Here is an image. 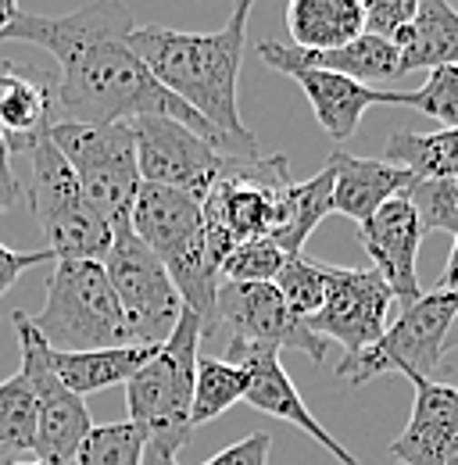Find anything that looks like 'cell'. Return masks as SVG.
Wrapping results in <instances>:
<instances>
[{
  "label": "cell",
  "instance_id": "obj_2",
  "mask_svg": "<svg viewBox=\"0 0 458 465\" xmlns=\"http://www.w3.org/2000/svg\"><path fill=\"white\" fill-rule=\"evenodd\" d=\"M247 15H229L219 33H183L169 25H136L133 51L151 68V75L194 108L212 129L233 140H254L236 108V83L244 64Z\"/></svg>",
  "mask_w": 458,
  "mask_h": 465
},
{
  "label": "cell",
  "instance_id": "obj_33",
  "mask_svg": "<svg viewBox=\"0 0 458 465\" xmlns=\"http://www.w3.org/2000/svg\"><path fill=\"white\" fill-rule=\"evenodd\" d=\"M362 7H365V33L380 40H394L415 18L419 0H362Z\"/></svg>",
  "mask_w": 458,
  "mask_h": 465
},
{
  "label": "cell",
  "instance_id": "obj_26",
  "mask_svg": "<svg viewBox=\"0 0 458 465\" xmlns=\"http://www.w3.org/2000/svg\"><path fill=\"white\" fill-rule=\"evenodd\" d=\"M36 401L22 372L0 380V465L36 459Z\"/></svg>",
  "mask_w": 458,
  "mask_h": 465
},
{
  "label": "cell",
  "instance_id": "obj_30",
  "mask_svg": "<svg viewBox=\"0 0 458 465\" xmlns=\"http://www.w3.org/2000/svg\"><path fill=\"white\" fill-rule=\"evenodd\" d=\"M273 287L280 291V297L286 301V308L297 315V319H312L319 308H323V297H326V272H323V262L308 258V254H294L286 258V265L280 269V276L273 280Z\"/></svg>",
  "mask_w": 458,
  "mask_h": 465
},
{
  "label": "cell",
  "instance_id": "obj_24",
  "mask_svg": "<svg viewBox=\"0 0 458 465\" xmlns=\"http://www.w3.org/2000/svg\"><path fill=\"white\" fill-rule=\"evenodd\" d=\"M334 215V169L326 165L304 183H290L284 201V223L269 232V240L284 254H304L308 236L319 230V223Z\"/></svg>",
  "mask_w": 458,
  "mask_h": 465
},
{
  "label": "cell",
  "instance_id": "obj_32",
  "mask_svg": "<svg viewBox=\"0 0 458 465\" xmlns=\"http://www.w3.org/2000/svg\"><path fill=\"white\" fill-rule=\"evenodd\" d=\"M286 258L290 254H284L269 236L247 240L236 251H229V258L223 262V280H229V283H273L286 265Z\"/></svg>",
  "mask_w": 458,
  "mask_h": 465
},
{
  "label": "cell",
  "instance_id": "obj_14",
  "mask_svg": "<svg viewBox=\"0 0 458 465\" xmlns=\"http://www.w3.org/2000/svg\"><path fill=\"white\" fill-rule=\"evenodd\" d=\"M258 58L265 61L269 68L290 75L301 86V94L308 97L312 112L319 118V125L334 140H351L362 115L373 104H398V90H376V86H365L358 79L337 75V72L297 64V61L286 54V44H280V40H262L258 44Z\"/></svg>",
  "mask_w": 458,
  "mask_h": 465
},
{
  "label": "cell",
  "instance_id": "obj_5",
  "mask_svg": "<svg viewBox=\"0 0 458 465\" xmlns=\"http://www.w3.org/2000/svg\"><path fill=\"white\" fill-rule=\"evenodd\" d=\"M29 322L51 351L72 354L133 344L105 262H55L44 308Z\"/></svg>",
  "mask_w": 458,
  "mask_h": 465
},
{
  "label": "cell",
  "instance_id": "obj_42",
  "mask_svg": "<svg viewBox=\"0 0 458 465\" xmlns=\"http://www.w3.org/2000/svg\"><path fill=\"white\" fill-rule=\"evenodd\" d=\"M158 465H179V462H158Z\"/></svg>",
  "mask_w": 458,
  "mask_h": 465
},
{
  "label": "cell",
  "instance_id": "obj_11",
  "mask_svg": "<svg viewBox=\"0 0 458 465\" xmlns=\"http://www.w3.org/2000/svg\"><path fill=\"white\" fill-rule=\"evenodd\" d=\"M15 330H18V348L22 361L18 372L25 376L33 401H36V459L47 465H72L79 444L90 437L94 430V415L86 408V398H75L51 369V348L47 341L33 330L25 312L11 315Z\"/></svg>",
  "mask_w": 458,
  "mask_h": 465
},
{
  "label": "cell",
  "instance_id": "obj_16",
  "mask_svg": "<svg viewBox=\"0 0 458 465\" xmlns=\"http://www.w3.org/2000/svg\"><path fill=\"white\" fill-rule=\"evenodd\" d=\"M423 226L415 208L408 204V197H391L383 208H376L362 226H358V243L362 251L373 258V272H380V280L391 287L398 308L415 304L419 291V243H423Z\"/></svg>",
  "mask_w": 458,
  "mask_h": 465
},
{
  "label": "cell",
  "instance_id": "obj_19",
  "mask_svg": "<svg viewBox=\"0 0 458 465\" xmlns=\"http://www.w3.org/2000/svg\"><path fill=\"white\" fill-rule=\"evenodd\" d=\"M55 122V86L47 83V75L40 68L11 61L0 79V133L7 140V151L25 154L40 136L51 133Z\"/></svg>",
  "mask_w": 458,
  "mask_h": 465
},
{
  "label": "cell",
  "instance_id": "obj_27",
  "mask_svg": "<svg viewBox=\"0 0 458 465\" xmlns=\"http://www.w3.org/2000/svg\"><path fill=\"white\" fill-rule=\"evenodd\" d=\"M247 394V372L226 358H197L194 372V401H190V426H204L233 405H240Z\"/></svg>",
  "mask_w": 458,
  "mask_h": 465
},
{
  "label": "cell",
  "instance_id": "obj_7",
  "mask_svg": "<svg viewBox=\"0 0 458 465\" xmlns=\"http://www.w3.org/2000/svg\"><path fill=\"white\" fill-rule=\"evenodd\" d=\"M51 140L61 158L72 165L83 193L105 215L112 232L129 230V215L140 193L136 169V143L129 122H68L57 118L51 125Z\"/></svg>",
  "mask_w": 458,
  "mask_h": 465
},
{
  "label": "cell",
  "instance_id": "obj_18",
  "mask_svg": "<svg viewBox=\"0 0 458 465\" xmlns=\"http://www.w3.org/2000/svg\"><path fill=\"white\" fill-rule=\"evenodd\" d=\"M326 165L334 169V215H344L358 226L415 183V175L401 165L383 158H358L347 151H334Z\"/></svg>",
  "mask_w": 458,
  "mask_h": 465
},
{
  "label": "cell",
  "instance_id": "obj_23",
  "mask_svg": "<svg viewBox=\"0 0 458 465\" xmlns=\"http://www.w3.org/2000/svg\"><path fill=\"white\" fill-rule=\"evenodd\" d=\"M286 54L297 61V64L337 72V75L358 79L365 86L391 83V79L404 75L398 47L391 40H380V36H369V33H362L358 40H351L344 47H334V51H297V47L286 44Z\"/></svg>",
  "mask_w": 458,
  "mask_h": 465
},
{
  "label": "cell",
  "instance_id": "obj_20",
  "mask_svg": "<svg viewBox=\"0 0 458 465\" xmlns=\"http://www.w3.org/2000/svg\"><path fill=\"white\" fill-rule=\"evenodd\" d=\"M284 22L290 47L334 51L365 33V7L362 0H286Z\"/></svg>",
  "mask_w": 458,
  "mask_h": 465
},
{
  "label": "cell",
  "instance_id": "obj_41",
  "mask_svg": "<svg viewBox=\"0 0 458 465\" xmlns=\"http://www.w3.org/2000/svg\"><path fill=\"white\" fill-rule=\"evenodd\" d=\"M7 68H11V58H7V54H0V79H4V72H7Z\"/></svg>",
  "mask_w": 458,
  "mask_h": 465
},
{
  "label": "cell",
  "instance_id": "obj_39",
  "mask_svg": "<svg viewBox=\"0 0 458 465\" xmlns=\"http://www.w3.org/2000/svg\"><path fill=\"white\" fill-rule=\"evenodd\" d=\"M458 348V312L455 319H452V326H448V337H444V351H455Z\"/></svg>",
  "mask_w": 458,
  "mask_h": 465
},
{
  "label": "cell",
  "instance_id": "obj_4",
  "mask_svg": "<svg viewBox=\"0 0 458 465\" xmlns=\"http://www.w3.org/2000/svg\"><path fill=\"white\" fill-rule=\"evenodd\" d=\"M129 230L169 269L172 283L183 297V308L197 312L204 337L215 333V291L223 283V272L208 251L201 201L172 186L140 183Z\"/></svg>",
  "mask_w": 458,
  "mask_h": 465
},
{
  "label": "cell",
  "instance_id": "obj_40",
  "mask_svg": "<svg viewBox=\"0 0 458 465\" xmlns=\"http://www.w3.org/2000/svg\"><path fill=\"white\" fill-rule=\"evenodd\" d=\"M251 7H254V0H236V4H233L236 15H251Z\"/></svg>",
  "mask_w": 458,
  "mask_h": 465
},
{
  "label": "cell",
  "instance_id": "obj_12",
  "mask_svg": "<svg viewBox=\"0 0 458 465\" xmlns=\"http://www.w3.org/2000/svg\"><path fill=\"white\" fill-rule=\"evenodd\" d=\"M226 330L233 348L301 351L312 361H326L330 344L297 319L273 283H229L215 291V330Z\"/></svg>",
  "mask_w": 458,
  "mask_h": 465
},
{
  "label": "cell",
  "instance_id": "obj_35",
  "mask_svg": "<svg viewBox=\"0 0 458 465\" xmlns=\"http://www.w3.org/2000/svg\"><path fill=\"white\" fill-rule=\"evenodd\" d=\"M47 262H55L51 251H11L7 243H0V297L11 291L29 269L47 265Z\"/></svg>",
  "mask_w": 458,
  "mask_h": 465
},
{
  "label": "cell",
  "instance_id": "obj_28",
  "mask_svg": "<svg viewBox=\"0 0 458 465\" xmlns=\"http://www.w3.org/2000/svg\"><path fill=\"white\" fill-rule=\"evenodd\" d=\"M72 465H144V437L133 422L94 426Z\"/></svg>",
  "mask_w": 458,
  "mask_h": 465
},
{
  "label": "cell",
  "instance_id": "obj_37",
  "mask_svg": "<svg viewBox=\"0 0 458 465\" xmlns=\"http://www.w3.org/2000/svg\"><path fill=\"white\" fill-rule=\"evenodd\" d=\"M18 0H0V47H4V33L11 29V22L18 18Z\"/></svg>",
  "mask_w": 458,
  "mask_h": 465
},
{
  "label": "cell",
  "instance_id": "obj_43",
  "mask_svg": "<svg viewBox=\"0 0 458 465\" xmlns=\"http://www.w3.org/2000/svg\"><path fill=\"white\" fill-rule=\"evenodd\" d=\"M448 465H458V459H452V462H448Z\"/></svg>",
  "mask_w": 458,
  "mask_h": 465
},
{
  "label": "cell",
  "instance_id": "obj_22",
  "mask_svg": "<svg viewBox=\"0 0 458 465\" xmlns=\"http://www.w3.org/2000/svg\"><path fill=\"white\" fill-rule=\"evenodd\" d=\"M162 348V344H158ZM158 348H147V344H122V348H101V351H51V369L55 376L75 394V398H86V394H97V391H108L118 383H129L133 372L140 365L151 361V354Z\"/></svg>",
  "mask_w": 458,
  "mask_h": 465
},
{
  "label": "cell",
  "instance_id": "obj_9",
  "mask_svg": "<svg viewBox=\"0 0 458 465\" xmlns=\"http://www.w3.org/2000/svg\"><path fill=\"white\" fill-rule=\"evenodd\" d=\"M133 143H136V169L144 183L154 186H172L183 190L190 197H204L219 179L240 169L244 158L251 154H236L219 143H212L208 136L194 133L190 125L175 122L165 115H144L129 122ZM258 154V151H254Z\"/></svg>",
  "mask_w": 458,
  "mask_h": 465
},
{
  "label": "cell",
  "instance_id": "obj_36",
  "mask_svg": "<svg viewBox=\"0 0 458 465\" xmlns=\"http://www.w3.org/2000/svg\"><path fill=\"white\" fill-rule=\"evenodd\" d=\"M18 197H22V193H18V179H15V173L0 175V212H7Z\"/></svg>",
  "mask_w": 458,
  "mask_h": 465
},
{
  "label": "cell",
  "instance_id": "obj_29",
  "mask_svg": "<svg viewBox=\"0 0 458 465\" xmlns=\"http://www.w3.org/2000/svg\"><path fill=\"white\" fill-rule=\"evenodd\" d=\"M408 204L419 215L423 232H458V175H444V179H415L404 190Z\"/></svg>",
  "mask_w": 458,
  "mask_h": 465
},
{
  "label": "cell",
  "instance_id": "obj_21",
  "mask_svg": "<svg viewBox=\"0 0 458 465\" xmlns=\"http://www.w3.org/2000/svg\"><path fill=\"white\" fill-rule=\"evenodd\" d=\"M404 72L458 64V7L452 0H419L415 18L391 40Z\"/></svg>",
  "mask_w": 458,
  "mask_h": 465
},
{
  "label": "cell",
  "instance_id": "obj_15",
  "mask_svg": "<svg viewBox=\"0 0 458 465\" xmlns=\"http://www.w3.org/2000/svg\"><path fill=\"white\" fill-rule=\"evenodd\" d=\"M223 358L233 361V365H240V369L247 372V394H244L247 405L265 411V415H273V419H280V422H290V426L304 430L323 451H330L341 465H362L347 448H344L341 440L308 411L304 398H301L297 387H294V380L286 376L284 361H280V351L233 348V344H226V354H223Z\"/></svg>",
  "mask_w": 458,
  "mask_h": 465
},
{
  "label": "cell",
  "instance_id": "obj_38",
  "mask_svg": "<svg viewBox=\"0 0 458 465\" xmlns=\"http://www.w3.org/2000/svg\"><path fill=\"white\" fill-rule=\"evenodd\" d=\"M11 173V151H7V140H4V133H0V175Z\"/></svg>",
  "mask_w": 458,
  "mask_h": 465
},
{
  "label": "cell",
  "instance_id": "obj_3",
  "mask_svg": "<svg viewBox=\"0 0 458 465\" xmlns=\"http://www.w3.org/2000/svg\"><path fill=\"white\" fill-rule=\"evenodd\" d=\"M201 341H204V326L197 312L183 308L169 341L125 383L129 422L144 437V465L175 462V455L194 437L190 401H194V372L201 358Z\"/></svg>",
  "mask_w": 458,
  "mask_h": 465
},
{
  "label": "cell",
  "instance_id": "obj_6",
  "mask_svg": "<svg viewBox=\"0 0 458 465\" xmlns=\"http://www.w3.org/2000/svg\"><path fill=\"white\" fill-rule=\"evenodd\" d=\"M29 208L55 262H105L114 243L112 226L83 193L72 165L61 158L51 133L29 151Z\"/></svg>",
  "mask_w": 458,
  "mask_h": 465
},
{
  "label": "cell",
  "instance_id": "obj_1",
  "mask_svg": "<svg viewBox=\"0 0 458 465\" xmlns=\"http://www.w3.org/2000/svg\"><path fill=\"white\" fill-rule=\"evenodd\" d=\"M136 18L122 0H94L68 15H29L18 11L4 44H33L57 61L55 112L68 122H133L144 115H165L212 143L254 154L258 140H233L212 129L194 108L151 75L133 51Z\"/></svg>",
  "mask_w": 458,
  "mask_h": 465
},
{
  "label": "cell",
  "instance_id": "obj_17",
  "mask_svg": "<svg viewBox=\"0 0 458 465\" xmlns=\"http://www.w3.org/2000/svg\"><path fill=\"white\" fill-rule=\"evenodd\" d=\"M412 415L387 448L394 465H448L458 459V387L419 380Z\"/></svg>",
  "mask_w": 458,
  "mask_h": 465
},
{
  "label": "cell",
  "instance_id": "obj_13",
  "mask_svg": "<svg viewBox=\"0 0 458 465\" xmlns=\"http://www.w3.org/2000/svg\"><path fill=\"white\" fill-rule=\"evenodd\" d=\"M323 272L326 297L323 308L308 319V330L319 333L326 344L337 341L344 358L373 348L391 322V308H398L391 287L373 269H344L323 262Z\"/></svg>",
  "mask_w": 458,
  "mask_h": 465
},
{
  "label": "cell",
  "instance_id": "obj_8",
  "mask_svg": "<svg viewBox=\"0 0 458 465\" xmlns=\"http://www.w3.org/2000/svg\"><path fill=\"white\" fill-rule=\"evenodd\" d=\"M458 312V291H430L415 304L401 308L398 319L383 330L373 348L341 358L337 380L362 387L383 372H401L412 383L437 380L444 361V337Z\"/></svg>",
  "mask_w": 458,
  "mask_h": 465
},
{
  "label": "cell",
  "instance_id": "obj_10",
  "mask_svg": "<svg viewBox=\"0 0 458 465\" xmlns=\"http://www.w3.org/2000/svg\"><path fill=\"white\" fill-rule=\"evenodd\" d=\"M105 272L129 322L133 344H147V348L165 344L183 315V297L172 283L169 269L158 262V254L136 232L125 230L114 236L112 251L105 258Z\"/></svg>",
  "mask_w": 458,
  "mask_h": 465
},
{
  "label": "cell",
  "instance_id": "obj_34",
  "mask_svg": "<svg viewBox=\"0 0 458 465\" xmlns=\"http://www.w3.org/2000/svg\"><path fill=\"white\" fill-rule=\"evenodd\" d=\"M269 451H273V437L269 433H251V437L229 444L226 451L212 455L201 465H269Z\"/></svg>",
  "mask_w": 458,
  "mask_h": 465
},
{
  "label": "cell",
  "instance_id": "obj_25",
  "mask_svg": "<svg viewBox=\"0 0 458 465\" xmlns=\"http://www.w3.org/2000/svg\"><path fill=\"white\" fill-rule=\"evenodd\" d=\"M383 162L408 169L415 179L458 175V129H437V133L398 129V133L387 140Z\"/></svg>",
  "mask_w": 458,
  "mask_h": 465
},
{
  "label": "cell",
  "instance_id": "obj_31",
  "mask_svg": "<svg viewBox=\"0 0 458 465\" xmlns=\"http://www.w3.org/2000/svg\"><path fill=\"white\" fill-rule=\"evenodd\" d=\"M398 104L437 118L444 129H458V64L430 68L419 90H398Z\"/></svg>",
  "mask_w": 458,
  "mask_h": 465
}]
</instances>
